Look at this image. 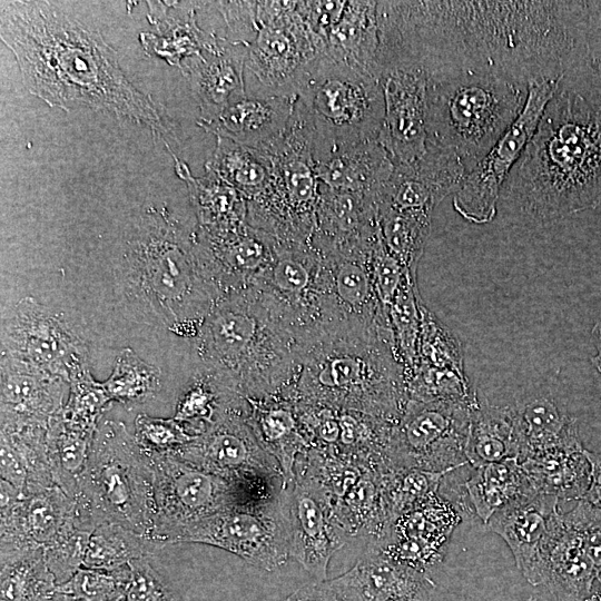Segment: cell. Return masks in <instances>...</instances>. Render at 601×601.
Listing matches in <instances>:
<instances>
[{
    "label": "cell",
    "instance_id": "39",
    "mask_svg": "<svg viewBox=\"0 0 601 601\" xmlns=\"http://www.w3.org/2000/svg\"><path fill=\"white\" fill-rule=\"evenodd\" d=\"M465 454L473 467L519 461L521 443L513 406L480 403L472 412Z\"/></svg>",
    "mask_w": 601,
    "mask_h": 601
},
{
    "label": "cell",
    "instance_id": "14",
    "mask_svg": "<svg viewBox=\"0 0 601 601\" xmlns=\"http://www.w3.org/2000/svg\"><path fill=\"white\" fill-rule=\"evenodd\" d=\"M177 542L213 545L269 572L290 559L280 493L269 501L231 506L204 518L186 528Z\"/></svg>",
    "mask_w": 601,
    "mask_h": 601
},
{
    "label": "cell",
    "instance_id": "54",
    "mask_svg": "<svg viewBox=\"0 0 601 601\" xmlns=\"http://www.w3.org/2000/svg\"><path fill=\"white\" fill-rule=\"evenodd\" d=\"M129 568L130 578L122 601H180L148 558L132 561Z\"/></svg>",
    "mask_w": 601,
    "mask_h": 601
},
{
    "label": "cell",
    "instance_id": "51",
    "mask_svg": "<svg viewBox=\"0 0 601 601\" xmlns=\"http://www.w3.org/2000/svg\"><path fill=\"white\" fill-rule=\"evenodd\" d=\"M129 578V565L112 571L81 568L57 584L55 593L78 601H122Z\"/></svg>",
    "mask_w": 601,
    "mask_h": 601
},
{
    "label": "cell",
    "instance_id": "16",
    "mask_svg": "<svg viewBox=\"0 0 601 601\" xmlns=\"http://www.w3.org/2000/svg\"><path fill=\"white\" fill-rule=\"evenodd\" d=\"M1 355L68 383L89 370L87 344L58 314L32 297L21 298L4 321Z\"/></svg>",
    "mask_w": 601,
    "mask_h": 601
},
{
    "label": "cell",
    "instance_id": "42",
    "mask_svg": "<svg viewBox=\"0 0 601 601\" xmlns=\"http://www.w3.org/2000/svg\"><path fill=\"white\" fill-rule=\"evenodd\" d=\"M56 587L43 549L0 553V601H52Z\"/></svg>",
    "mask_w": 601,
    "mask_h": 601
},
{
    "label": "cell",
    "instance_id": "62",
    "mask_svg": "<svg viewBox=\"0 0 601 601\" xmlns=\"http://www.w3.org/2000/svg\"><path fill=\"white\" fill-rule=\"evenodd\" d=\"M52 601H78L68 597L59 595L55 593V598Z\"/></svg>",
    "mask_w": 601,
    "mask_h": 601
},
{
    "label": "cell",
    "instance_id": "7",
    "mask_svg": "<svg viewBox=\"0 0 601 601\" xmlns=\"http://www.w3.org/2000/svg\"><path fill=\"white\" fill-rule=\"evenodd\" d=\"M529 85L491 72L427 78V145L456 155L467 173L521 114Z\"/></svg>",
    "mask_w": 601,
    "mask_h": 601
},
{
    "label": "cell",
    "instance_id": "50",
    "mask_svg": "<svg viewBox=\"0 0 601 601\" xmlns=\"http://www.w3.org/2000/svg\"><path fill=\"white\" fill-rule=\"evenodd\" d=\"M111 402L104 384L86 370L70 380L68 398L60 414L71 425L95 433Z\"/></svg>",
    "mask_w": 601,
    "mask_h": 601
},
{
    "label": "cell",
    "instance_id": "46",
    "mask_svg": "<svg viewBox=\"0 0 601 601\" xmlns=\"http://www.w3.org/2000/svg\"><path fill=\"white\" fill-rule=\"evenodd\" d=\"M421 303L416 275L407 270L386 308L396 353L404 366L405 377L417 362Z\"/></svg>",
    "mask_w": 601,
    "mask_h": 601
},
{
    "label": "cell",
    "instance_id": "31",
    "mask_svg": "<svg viewBox=\"0 0 601 601\" xmlns=\"http://www.w3.org/2000/svg\"><path fill=\"white\" fill-rule=\"evenodd\" d=\"M321 183L335 190L357 193L376 200L394 161L378 139L341 147L315 161Z\"/></svg>",
    "mask_w": 601,
    "mask_h": 601
},
{
    "label": "cell",
    "instance_id": "45",
    "mask_svg": "<svg viewBox=\"0 0 601 601\" xmlns=\"http://www.w3.org/2000/svg\"><path fill=\"white\" fill-rule=\"evenodd\" d=\"M378 225L391 255L416 275L431 233L432 213L385 208L378 210Z\"/></svg>",
    "mask_w": 601,
    "mask_h": 601
},
{
    "label": "cell",
    "instance_id": "44",
    "mask_svg": "<svg viewBox=\"0 0 601 601\" xmlns=\"http://www.w3.org/2000/svg\"><path fill=\"white\" fill-rule=\"evenodd\" d=\"M164 545L121 524L102 523L89 536L82 568L112 571L149 558Z\"/></svg>",
    "mask_w": 601,
    "mask_h": 601
},
{
    "label": "cell",
    "instance_id": "59",
    "mask_svg": "<svg viewBox=\"0 0 601 601\" xmlns=\"http://www.w3.org/2000/svg\"><path fill=\"white\" fill-rule=\"evenodd\" d=\"M591 341L595 348V354L591 357V362L598 371L601 378V321L597 322L591 329ZM601 413V404H600Z\"/></svg>",
    "mask_w": 601,
    "mask_h": 601
},
{
    "label": "cell",
    "instance_id": "1",
    "mask_svg": "<svg viewBox=\"0 0 601 601\" xmlns=\"http://www.w3.org/2000/svg\"><path fill=\"white\" fill-rule=\"evenodd\" d=\"M587 4L377 1L376 65L418 67L427 78L463 71L526 85L559 78L591 51Z\"/></svg>",
    "mask_w": 601,
    "mask_h": 601
},
{
    "label": "cell",
    "instance_id": "19",
    "mask_svg": "<svg viewBox=\"0 0 601 601\" xmlns=\"http://www.w3.org/2000/svg\"><path fill=\"white\" fill-rule=\"evenodd\" d=\"M195 249L203 273L218 299L256 287L273 262L275 242L270 235L248 223L219 231L196 226Z\"/></svg>",
    "mask_w": 601,
    "mask_h": 601
},
{
    "label": "cell",
    "instance_id": "40",
    "mask_svg": "<svg viewBox=\"0 0 601 601\" xmlns=\"http://www.w3.org/2000/svg\"><path fill=\"white\" fill-rule=\"evenodd\" d=\"M464 485L475 514L484 524L496 511L535 493L518 460L473 467Z\"/></svg>",
    "mask_w": 601,
    "mask_h": 601
},
{
    "label": "cell",
    "instance_id": "2",
    "mask_svg": "<svg viewBox=\"0 0 601 601\" xmlns=\"http://www.w3.org/2000/svg\"><path fill=\"white\" fill-rule=\"evenodd\" d=\"M0 37L26 89L50 107L100 110L147 127L162 142L174 134L162 106L129 79L101 33L53 2L1 1Z\"/></svg>",
    "mask_w": 601,
    "mask_h": 601
},
{
    "label": "cell",
    "instance_id": "23",
    "mask_svg": "<svg viewBox=\"0 0 601 601\" xmlns=\"http://www.w3.org/2000/svg\"><path fill=\"white\" fill-rule=\"evenodd\" d=\"M467 175L461 159L451 151L426 146L425 154L394 170L377 199L385 208L432 213L449 195L455 194Z\"/></svg>",
    "mask_w": 601,
    "mask_h": 601
},
{
    "label": "cell",
    "instance_id": "24",
    "mask_svg": "<svg viewBox=\"0 0 601 601\" xmlns=\"http://www.w3.org/2000/svg\"><path fill=\"white\" fill-rule=\"evenodd\" d=\"M328 585L341 601H425L435 588L426 572L400 563L374 545Z\"/></svg>",
    "mask_w": 601,
    "mask_h": 601
},
{
    "label": "cell",
    "instance_id": "47",
    "mask_svg": "<svg viewBox=\"0 0 601 601\" xmlns=\"http://www.w3.org/2000/svg\"><path fill=\"white\" fill-rule=\"evenodd\" d=\"M102 384L112 402L131 407L147 403L158 395L161 372L126 347L119 352L110 376Z\"/></svg>",
    "mask_w": 601,
    "mask_h": 601
},
{
    "label": "cell",
    "instance_id": "37",
    "mask_svg": "<svg viewBox=\"0 0 601 601\" xmlns=\"http://www.w3.org/2000/svg\"><path fill=\"white\" fill-rule=\"evenodd\" d=\"M513 410L521 443L519 462L533 453L580 440L577 418L551 393L525 395Z\"/></svg>",
    "mask_w": 601,
    "mask_h": 601
},
{
    "label": "cell",
    "instance_id": "43",
    "mask_svg": "<svg viewBox=\"0 0 601 601\" xmlns=\"http://www.w3.org/2000/svg\"><path fill=\"white\" fill-rule=\"evenodd\" d=\"M95 433L71 425L60 413L49 422L47 444L52 479L71 499L87 465Z\"/></svg>",
    "mask_w": 601,
    "mask_h": 601
},
{
    "label": "cell",
    "instance_id": "29",
    "mask_svg": "<svg viewBox=\"0 0 601 601\" xmlns=\"http://www.w3.org/2000/svg\"><path fill=\"white\" fill-rule=\"evenodd\" d=\"M297 96L248 95L229 104L208 121H197L205 131L257 149L276 139L289 126Z\"/></svg>",
    "mask_w": 601,
    "mask_h": 601
},
{
    "label": "cell",
    "instance_id": "28",
    "mask_svg": "<svg viewBox=\"0 0 601 601\" xmlns=\"http://www.w3.org/2000/svg\"><path fill=\"white\" fill-rule=\"evenodd\" d=\"M600 573L580 535L560 510L542 548L538 587L585 601Z\"/></svg>",
    "mask_w": 601,
    "mask_h": 601
},
{
    "label": "cell",
    "instance_id": "52",
    "mask_svg": "<svg viewBox=\"0 0 601 601\" xmlns=\"http://www.w3.org/2000/svg\"><path fill=\"white\" fill-rule=\"evenodd\" d=\"M91 532L78 528L72 519L63 530L43 548L46 563L57 584L69 580L83 565Z\"/></svg>",
    "mask_w": 601,
    "mask_h": 601
},
{
    "label": "cell",
    "instance_id": "61",
    "mask_svg": "<svg viewBox=\"0 0 601 601\" xmlns=\"http://www.w3.org/2000/svg\"><path fill=\"white\" fill-rule=\"evenodd\" d=\"M585 601H601V578L599 577Z\"/></svg>",
    "mask_w": 601,
    "mask_h": 601
},
{
    "label": "cell",
    "instance_id": "36",
    "mask_svg": "<svg viewBox=\"0 0 601 601\" xmlns=\"http://www.w3.org/2000/svg\"><path fill=\"white\" fill-rule=\"evenodd\" d=\"M377 49V1H345L322 39L321 55L355 65L376 77Z\"/></svg>",
    "mask_w": 601,
    "mask_h": 601
},
{
    "label": "cell",
    "instance_id": "6",
    "mask_svg": "<svg viewBox=\"0 0 601 601\" xmlns=\"http://www.w3.org/2000/svg\"><path fill=\"white\" fill-rule=\"evenodd\" d=\"M127 288L170 332L196 338L217 296L187 231L166 209H149L125 252Z\"/></svg>",
    "mask_w": 601,
    "mask_h": 601
},
{
    "label": "cell",
    "instance_id": "9",
    "mask_svg": "<svg viewBox=\"0 0 601 601\" xmlns=\"http://www.w3.org/2000/svg\"><path fill=\"white\" fill-rule=\"evenodd\" d=\"M296 96L295 114L308 132L315 161L341 147L378 139L384 98L372 72L318 55L300 79Z\"/></svg>",
    "mask_w": 601,
    "mask_h": 601
},
{
    "label": "cell",
    "instance_id": "48",
    "mask_svg": "<svg viewBox=\"0 0 601 601\" xmlns=\"http://www.w3.org/2000/svg\"><path fill=\"white\" fill-rule=\"evenodd\" d=\"M451 472H431L388 466L381 472V486L390 523L426 497L439 492Z\"/></svg>",
    "mask_w": 601,
    "mask_h": 601
},
{
    "label": "cell",
    "instance_id": "56",
    "mask_svg": "<svg viewBox=\"0 0 601 601\" xmlns=\"http://www.w3.org/2000/svg\"><path fill=\"white\" fill-rule=\"evenodd\" d=\"M564 516L580 535L588 555L601 572V509L580 500Z\"/></svg>",
    "mask_w": 601,
    "mask_h": 601
},
{
    "label": "cell",
    "instance_id": "60",
    "mask_svg": "<svg viewBox=\"0 0 601 601\" xmlns=\"http://www.w3.org/2000/svg\"><path fill=\"white\" fill-rule=\"evenodd\" d=\"M526 601H578L573 598H570L568 595L544 591L541 593L532 594L530 598L526 599Z\"/></svg>",
    "mask_w": 601,
    "mask_h": 601
},
{
    "label": "cell",
    "instance_id": "5",
    "mask_svg": "<svg viewBox=\"0 0 601 601\" xmlns=\"http://www.w3.org/2000/svg\"><path fill=\"white\" fill-rule=\"evenodd\" d=\"M292 394L396 423L408 396L391 328L348 327L324 335L304 353Z\"/></svg>",
    "mask_w": 601,
    "mask_h": 601
},
{
    "label": "cell",
    "instance_id": "13",
    "mask_svg": "<svg viewBox=\"0 0 601 601\" xmlns=\"http://www.w3.org/2000/svg\"><path fill=\"white\" fill-rule=\"evenodd\" d=\"M318 55L296 1L256 2V33L246 59V69L258 85L253 96H296L300 79Z\"/></svg>",
    "mask_w": 601,
    "mask_h": 601
},
{
    "label": "cell",
    "instance_id": "26",
    "mask_svg": "<svg viewBox=\"0 0 601 601\" xmlns=\"http://www.w3.org/2000/svg\"><path fill=\"white\" fill-rule=\"evenodd\" d=\"M556 497L533 493L496 511L485 523L510 548L516 568L538 587L540 558L551 523L560 511Z\"/></svg>",
    "mask_w": 601,
    "mask_h": 601
},
{
    "label": "cell",
    "instance_id": "3",
    "mask_svg": "<svg viewBox=\"0 0 601 601\" xmlns=\"http://www.w3.org/2000/svg\"><path fill=\"white\" fill-rule=\"evenodd\" d=\"M501 195L540 223L601 203V58L562 76Z\"/></svg>",
    "mask_w": 601,
    "mask_h": 601
},
{
    "label": "cell",
    "instance_id": "4",
    "mask_svg": "<svg viewBox=\"0 0 601 601\" xmlns=\"http://www.w3.org/2000/svg\"><path fill=\"white\" fill-rule=\"evenodd\" d=\"M201 364L229 380L245 398L293 391L305 348L257 288L219 297L196 337Z\"/></svg>",
    "mask_w": 601,
    "mask_h": 601
},
{
    "label": "cell",
    "instance_id": "27",
    "mask_svg": "<svg viewBox=\"0 0 601 601\" xmlns=\"http://www.w3.org/2000/svg\"><path fill=\"white\" fill-rule=\"evenodd\" d=\"M248 43L223 38L216 52L183 63L180 71L199 107L198 121H208L229 104L247 96L245 69Z\"/></svg>",
    "mask_w": 601,
    "mask_h": 601
},
{
    "label": "cell",
    "instance_id": "8",
    "mask_svg": "<svg viewBox=\"0 0 601 601\" xmlns=\"http://www.w3.org/2000/svg\"><path fill=\"white\" fill-rule=\"evenodd\" d=\"M72 500L75 523L85 531L117 523L151 539L154 473L149 457L122 422L99 423Z\"/></svg>",
    "mask_w": 601,
    "mask_h": 601
},
{
    "label": "cell",
    "instance_id": "34",
    "mask_svg": "<svg viewBox=\"0 0 601 601\" xmlns=\"http://www.w3.org/2000/svg\"><path fill=\"white\" fill-rule=\"evenodd\" d=\"M585 450L577 440L533 453L519 463L535 493L580 501L591 480Z\"/></svg>",
    "mask_w": 601,
    "mask_h": 601
},
{
    "label": "cell",
    "instance_id": "49",
    "mask_svg": "<svg viewBox=\"0 0 601 601\" xmlns=\"http://www.w3.org/2000/svg\"><path fill=\"white\" fill-rule=\"evenodd\" d=\"M420 308L421 334L416 365L465 371L463 346L460 339L423 302Z\"/></svg>",
    "mask_w": 601,
    "mask_h": 601
},
{
    "label": "cell",
    "instance_id": "57",
    "mask_svg": "<svg viewBox=\"0 0 601 601\" xmlns=\"http://www.w3.org/2000/svg\"><path fill=\"white\" fill-rule=\"evenodd\" d=\"M284 601H341L335 594L332 588L328 585L327 580L322 582H314L305 584L293 593H290Z\"/></svg>",
    "mask_w": 601,
    "mask_h": 601
},
{
    "label": "cell",
    "instance_id": "33",
    "mask_svg": "<svg viewBox=\"0 0 601 601\" xmlns=\"http://www.w3.org/2000/svg\"><path fill=\"white\" fill-rule=\"evenodd\" d=\"M247 408V400L229 380L201 364L179 395L173 417L196 439L229 414Z\"/></svg>",
    "mask_w": 601,
    "mask_h": 601
},
{
    "label": "cell",
    "instance_id": "41",
    "mask_svg": "<svg viewBox=\"0 0 601 601\" xmlns=\"http://www.w3.org/2000/svg\"><path fill=\"white\" fill-rule=\"evenodd\" d=\"M205 171L235 188L247 203L259 197L272 178L268 161L257 150L220 137L205 164Z\"/></svg>",
    "mask_w": 601,
    "mask_h": 601
},
{
    "label": "cell",
    "instance_id": "10",
    "mask_svg": "<svg viewBox=\"0 0 601 601\" xmlns=\"http://www.w3.org/2000/svg\"><path fill=\"white\" fill-rule=\"evenodd\" d=\"M257 150L269 164L270 183L247 203V223L277 240L309 243L322 183L308 132L294 116L287 129Z\"/></svg>",
    "mask_w": 601,
    "mask_h": 601
},
{
    "label": "cell",
    "instance_id": "15",
    "mask_svg": "<svg viewBox=\"0 0 601 601\" xmlns=\"http://www.w3.org/2000/svg\"><path fill=\"white\" fill-rule=\"evenodd\" d=\"M562 76L536 80L529 85L526 102L519 117L480 162L467 173L453 197V207L463 219L476 225L487 224L494 219L502 188L532 139Z\"/></svg>",
    "mask_w": 601,
    "mask_h": 601
},
{
    "label": "cell",
    "instance_id": "11",
    "mask_svg": "<svg viewBox=\"0 0 601 601\" xmlns=\"http://www.w3.org/2000/svg\"><path fill=\"white\" fill-rule=\"evenodd\" d=\"M154 473L155 521L151 539L176 543L189 525L221 510L269 501L282 491L250 485L199 469L171 455H147Z\"/></svg>",
    "mask_w": 601,
    "mask_h": 601
},
{
    "label": "cell",
    "instance_id": "38",
    "mask_svg": "<svg viewBox=\"0 0 601 601\" xmlns=\"http://www.w3.org/2000/svg\"><path fill=\"white\" fill-rule=\"evenodd\" d=\"M151 24L156 26L157 32L139 35L146 53L158 57L178 69H181L187 60L216 52L224 38L198 26L196 11L191 4L183 17H168L166 13Z\"/></svg>",
    "mask_w": 601,
    "mask_h": 601
},
{
    "label": "cell",
    "instance_id": "20",
    "mask_svg": "<svg viewBox=\"0 0 601 601\" xmlns=\"http://www.w3.org/2000/svg\"><path fill=\"white\" fill-rule=\"evenodd\" d=\"M384 98L378 135L394 164H406L426 151L427 77L418 67L394 66L377 75Z\"/></svg>",
    "mask_w": 601,
    "mask_h": 601
},
{
    "label": "cell",
    "instance_id": "25",
    "mask_svg": "<svg viewBox=\"0 0 601 601\" xmlns=\"http://www.w3.org/2000/svg\"><path fill=\"white\" fill-rule=\"evenodd\" d=\"M1 426L45 425L61 412L69 383L1 355Z\"/></svg>",
    "mask_w": 601,
    "mask_h": 601
},
{
    "label": "cell",
    "instance_id": "17",
    "mask_svg": "<svg viewBox=\"0 0 601 601\" xmlns=\"http://www.w3.org/2000/svg\"><path fill=\"white\" fill-rule=\"evenodd\" d=\"M247 411L229 414L171 456L228 480L280 490L282 470L258 443Z\"/></svg>",
    "mask_w": 601,
    "mask_h": 601
},
{
    "label": "cell",
    "instance_id": "58",
    "mask_svg": "<svg viewBox=\"0 0 601 601\" xmlns=\"http://www.w3.org/2000/svg\"><path fill=\"white\" fill-rule=\"evenodd\" d=\"M591 464V480L583 501L601 509V453L585 450Z\"/></svg>",
    "mask_w": 601,
    "mask_h": 601
},
{
    "label": "cell",
    "instance_id": "22",
    "mask_svg": "<svg viewBox=\"0 0 601 601\" xmlns=\"http://www.w3.org/2000/svg\"><path fill=\"white\" fill-rule=\"evenodd\" d=\"M73 500L58 485L22 495L0 481V553L43 549L73 519Z\"/></svg>",
    "mask_w": 601,
    "mask_h": 601
},
{
    "label": "cell",
    "instance_id": "30",
    "mask_svg": "<svg viewBox=\"0 0 601 601\" xmlns=\"http://www.w3.org/2000/svg\"><path fill=\"white\" fill-rule=\"evenodd\" d=\"M247 423L260 446L278 463L283 475V487L295 480L298 457L309 450L296 398L279 394L264 398H246Z\"/></svg>",
    "mask_w": 601,
    "mask_h": 601
},
{
    "label": "cell",
    "instance_id": "53",
    "mask_svg": "<svg viewBox=\"0 0 601 601\" xmlns=\"http://www.w3.org/2000/svg\"><path fill=\"white\" fill-rule=\"evenodd\" d=\"M135 440L147 455H176L194 437L174 417L139 414L135 420Z\"/></svg>",
    "mask_w": 601,
    "mask_h": 601
},
{
    "label": "cell",
    "instance_id": "21",
    "mask_svg": "<svg viewBox=\"0 0 601 601\" xmlns=\"http://www.w3.org/2000/svg\"><path fill=\"white\" fill-rule=\"evenodd\" d=\"M461 522L453 502L437 492L394 519L372 545L400 563L426 572L444 559L450 538Z\"/></svg>",
    "mask_w": 601,
    "mask_h": 601
},
{
    "label": "cell",
    "instance_id": "32",
    "mask_svg": "<svg viewBox=\"0 0 601 601\" xmlns=\"http://www.w3.org/2000/svg\"><path fill=\"white\" fill-rule=\"evenodd\" d=\"M0 475L22 495L55 485L48 457V426H1Z\"/></svg>",
    "mask_w": 601,
    "mask_h": 601
},
{
    "label": "cell",
    "instance_id": "18",
    "mask_svg": "<svg viewBox=\"0 0 601 601\" xmlns=\"http://www.w3.org/2000/svg\"><path fill=\"white\" fill-rule=\"evenodd\" d=\"M280 500L290 559L318 582L326 581L333 554L349 540L337 523L326 493L312 476L295 469V480L282 487Z\"/></svg>",
    "mask_w": 601,
    "mask_h": 601
},
{
    "label": "cell",
    "instance_id": "55",
    "mask_svg": "<svg viewBox=\"0 0 601 601\" xmlns=\"http://www.w3.org/2000/svg\"><path fill=\"white\" fill-rule=\"evenodd\" d=\"M371 265L378 298L386 309L408 269L391 255L381 234L373 247Z\"/></svg>",
    "mask_w": 601,
    "mask_h": 601
},
{
    "label": "cell",
    "instance_id": "12",
    "mask_svg": "<svg viewBox=\"0 0 601 601\" xmlns=\"http://www.w3.org/2000/svg\"><path fill=\"white\" fill-rule=\"evenodd\" d=\"M477 406L454 401L408 400L392 430L391 465L452 472L469 464L465 450L472 412Z\"/></svg>",
    "mask_w": 601,
    "mask_h": 601
},
{
    "label": "cell",
    "instance_id": "35",
    "mask_svg": "<svg viewBox=\"0 0 601 601\" xmlns=\"http://www.w3.org/2000/svg\"><path fill=\"white\" fill-rule=\"evenodd\" d=\"M164 144L175 162L177 176L186 184L197 227L219 231L247 223V200L235 188L209 171L195 177L170 145Z\"/></svg>",
    "mask_w": 601,
    "mask_h": 601
}]
</instances>
